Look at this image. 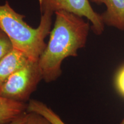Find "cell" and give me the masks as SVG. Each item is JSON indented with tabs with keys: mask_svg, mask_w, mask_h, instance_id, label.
<instances>
[{
	"mask_svg": "<svg viewBox=\"0 0 124 124\" xmlns=\"http://www.w3.org/2000/svg\"><path fill=\"white\" fill-rule=\"evenodd\" d=\"M115 83L118 93L124 97V66L118 72L116 77Z\"/></svg>",
	"mask_w": 124,
	"mask_h": 124,
	"instance_id": "cell-11",
	"label": "cell"
},
{
	"mask_svg": "<svg viewBox=\"0 0 124 124\" xmlns=\"http://www.w3.org/2000/svg\"><path fill=\"white\" fill-rule=\"evenodd\" d=\"M52 15L49 12L41 13L39 25L34 28L25 22L24 16L16 12L7 1L0 5V26L15 48L31 60L38 61L46 46L45 39L50 33Z\"/></svg>",
	"mask_w": 124,
	"mask_h": 124,
	"instance_id": "cell-2",
	"label": "cell"
},
{
	"mask_svg": "<svg viewBox=\"0 0 124 124\" xmlns=\"http://www.w3.org/2000/svg\"><path fill=\"white\" fill-rule=\"evenodd\" d=\"M24 124H53L41 114L36 112H28Z\"/></svg>",
	"mask_w": 124,
	"mask_h": 124,
	"instance_id": "cell-10",
	"label": "cell"
},
{
	"mask_svg": "<svg viewBox=\"0 0 124 124\" xmlns=\"http://www.w3.org/2000/svg\"><path fill=\"white\" fill-rule=\"evenodd\" d=\"M1 26H0V30H1Z\"/></svg>",
	"mask_w": 124,
	"mask_h": 124,
	"instance_id": "cell-14",
	"label": "cell"
},
{
	"mask_svg": "<svg viewBox=\"0 0 124 124\" xmlns=\"http://www.w3.org/2000/svg\"><path fill=\"white\" fill-rule=\"evenodd\" d=\"M42 79L43 74L38 61L29 60L0 87V96L25 103Z\"/></svg>",
	"mask_w": 124,
	"mask_h": 124,
	"instance_id": "cell-3",
	"label": "cell"
},
{
	"mask_svg": "<svg viewBox=\"0 0 124 124\" xmlns=\"http://www.w3.org/2000/svg\"><path fill=\"white\" fill-rule=\"evenodd\" d=\"M28 104L0 96V124L13 121L27 111Z\"/></svg>",
	"mask_w": 124,
	"mask_h": 124,
	"instance_id": "cell-7",
	"label": "cell"
},
{
	"mask_svg": "<svg viewBox=\"0 0 124 124\" xmlns=\"http://www.w3.org/2000/svg\"><path fill=\"white\" fill-rule=\"evenodd\" d=\"M28 112H36L41 114L53 124H66L60 116L42 102L35 100H29L27 107Z\"/></svg>",
	"mask_w": 124,
	"mask_h": 124,
	"instance_id": "cell-8",
	"label": "cell"
},
{
	"mask_svg": "<svg viewBox=\"0 0 124 124\" xmlns=\"http://www.w3.org/2000/svg\"><path fill=\"white\" fill-rule=\"evenodd\" d=\"M97 5L105 4L106 10L101 14L105 25L124 30V0H89Z\"/></svg>",
	"mask_w": 124,
	"mask_h": 124,
	"instance_id": "cell-5",
	"label": "cell"
},
{
	"mask_svg": "<svg viewBox=\"0 0 124 124\" xmlns=\"http://www.w3.org/2000/svg\"><path fill=\"white\" fill-rule=\"evenodd\" d=\"M28 111L25 112L24 114H22L21 116L16 119L13 121L9 122V123L5 124H24L26 121V118H27V114Z\"/></svg>",
	"mask_w": 124,
	"mask_h": 124,
	"instance_id": "cell-12",
	"label": "cell"
},
{
	"mask_svg": "<svg viewBox=\"0 0 124 124\" xmlns=\"http://www.w3.org/2000/svg\"><path fill=\"white\" fill-rule=\"evenodd\" d=\"M120 124H124V120H122V122H121V123H120Z\"/></svg>",
	"mask_w": 124,
	"mask_h": 124,
	"instance_id": "cell-13",
	"label": "cell"
},
{
	"mask_svg": "<svg viewBox=\"0 0 124 124\" xmlns=\"http://www.w3.org/2000/svg\"><path fill=\"white\" fill-rule=\"evenodd\" d=\"M11 40L5 32L0 30V61L13 49Z\"/></svg>",
	"mask_w": 124,
	"mask_h": 124,
	"instance_id": "cell-9",
	"label": "cell"
},
{
	"mask_svg": "<svg viewBox=\"0 0 124 124\" xmlns=\"http://www.w3.org/2000/svg\"><path fill=\"white\" fill-rule=\"evenodd\" d=\"M55 14L48 43L38 60L46 83L55 81L61 75V66L65 59L77 56L79 49L86 44L90 30L89 22L82 17L65 10Z\"/></svg>",
	"mask_w": 124,
	"mask_h": 124,
	"instance_id": "cell-1",
	"label": "cell"
},
{
	"mask_svg": "<svg viewBox=\"0 0 124 124\" xmlns=\"http://www.w3.org/2000/svg\"><path fill=\"white\" fill-rule=\"evenodd\" d=\"M40 12L52 14L59 10H65L76 15L85 17L91 24V29L97 35H101L104 31L105 24L101 15L91 7L89 0H38Z\"/></svg>",
	"mask_w": 124,
	"mask_h": 124,
	"instance_id": "cell-4",
	"label": "cell"
},
{
	"mask_svg": "<svg viewBox=\"0 0 124 124\" xmlns=\"http://www.w3.org/2000/svg\"><path fill=\"white\" fill-rule=\"evenodd\" d=\"M29 60L31 59L24 53L13 48L0 61V87L10 76L25 66Z\"/></svg>",
	"mask_w": 124,
	"mask_h": 124,
	"instance_id": "cell-6",
	"label": "cell"
}]
</instances>
